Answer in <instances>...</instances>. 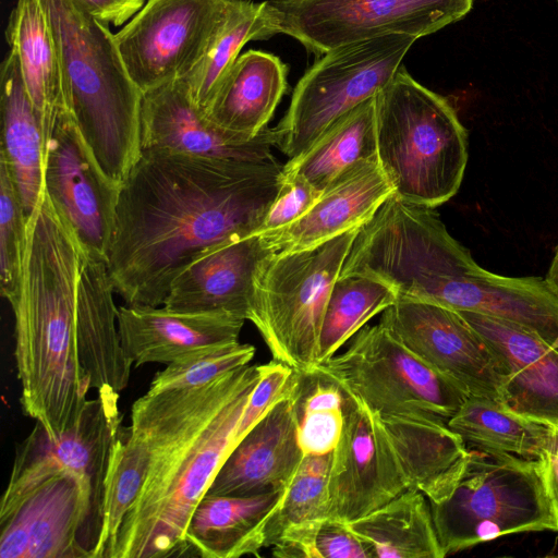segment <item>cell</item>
Masks as SVG:
<instances>
[{
  "instance_id": "obj_1",
  "label": "cell",
  "mask_w": 558,
  "mask_h": 558,
  "mask_svg": "<svg viewBox=\"0 0 558 558\" xmlns=\"http://www.w3.org/2000/svg\"><path fill=\"white\" fill-rule=\"evenodd\" d=\"M283 166L142 150L120 186L108 272L126 305L162 306L204 251L258 233Z\"/></svg>"
},
{
  "instance_id": "obj_2",
  "label": "cell",
  "mask_w": 558,
  "mask_h": 558,
  "mask_svg": "<svg viewBox=\"0 0 558 558\" xmlns=\"http://www.w3.org/2000/svg\"><path fill=\"white\" fill-rule=\"evenodd\" d=\"M259 378L246 364L193 388L138 398L131 426L144 438L148 468L109 558L192 557L186 529L233 438Z\"/></svg>"
},
{
  "instance_id": "obj_3",
  "label": "cell",
  "mask_w": 558,
  "mask_h": 558,
  "mask_svg": "<svg viewBox=\"0 0 558 558\" xmlns=\"http://www.w3.org/2000/svg\"><path fill=\"white\" fill-rule=\"evenodd\" d=\"M84 253L44 190L28 219L21 288L10 305L22 411L51 436L76 420L92 389L75 327Z\"/></svg>"
},
{
  "instance_id": "obj_4",
  "label": "cell",
  "mask_w": 558,
  "mask_h": 558,
  "mask_svg": "<svg viewBox=\"0 0 558 558\" xmlns=\"http://www.w3.org/2000/svg\"><path fill=\"white\" fill-rule=\"evenodd\" d=\"M39 2L59 54L69 109L104 174L121 186L142 153V92L108 24L77 0Z\"/></svg>"
},
{
  "instance_id": "obj_5",
  "label": "cell",
  "mask_w": 558,
  "mask_h": 558,
  "mask_svg": "<svg viewBox=\"0 0 558 558\" xmlns=\"http://www.w3.org/2000/svg\"><path fill=\"white\" fill-rule=\"evenodd\" d=\"M377 161L401 199L435 208L459 191L468 132L451 104L403 66L375 96Z\"/></svg>"
},
{
  "instance_id": "obj_6",
  "label": "cell",
  "mask_w": 558,
  "mask_h": 558,
  "mask_svg": "<svg viewBox=\"0 0 558 558\" xmlns=\"http://www.w3.org/2000/svg\"><path fill=\"white\" fill-rule=\"evenodd\" d=\"M360 228L317 245L274 252L254 276L247 319L274 360L310 374L317 362L325 307Z\"/></svg>"
},
{
  "instance_id": "obj_7",
  "label": "cell",
  "mask_w": 558,
  "mask_h": 558,
  "mask_svg": "<svg viewBox=\"0 0 558 558\" xmlns=\"http://www.w3.org/2000/svg\"><path fill=\"white\" fill-rule=\"evenodd\" d=\"M468 447L469 460L452 494L429 504L445 556L502 535L556 531L535 459Z\"/></svg>"
},
{
  "instance_id": "obj_8",
  "label": "cell",
  "mask_w": 558,
  "mask_h": 558,
  "mask_svg": "<svg viewBox=\"0 0 558 558\" xmlns=\"http://www.w3.org/2000/svg\"><path fill=\"white\" fill-rule=\"evenodd\" d=\"M357 404L377 415H423L448 423L469 397L380 323L360 329L342 353L315 366Z\"/></svg>"
},
{
  "instance_id": "obj_9",
  "label": "cell",
  "mask_w": 558,
  "mask_h": 558,
  "mask_svg": "<svg viewBox=\"0 0 558 558\" xmlns=\"http://www.w3.org/2000/svg\"><path fill=\"white\" fill-rule=\"evenodd\" d=\"M417 38L387 35L345 45L320 58L298 82L276 128L289 160L305 154L342 116L377 95Z\"/></svg>"
},
{
  "instance_id": "obj_10",
  "label": "cell",
  "mask_w": 558,
  "mask_h": 558,
  "mask_svg": "<svg viewBox=\"0 0 558 558\" xmlns=\"http://www.w3.org/2000/svg\"><path fill=\"white\" fill-rule=\"evenodd\" d=\"M271 36L286 34L323 56L387 35L416 38L463 19L473 0H266Z\"/></svg>"
},
{
  "instance_id": "obj_11",
  "label": "cell",
  "mask_w": 558,
  "mask_h": 558,
  "mask_svg": "<svg viewBox=\"0 0 558 558\" xmlns=\"http://www.w3.org/2000/svg\"><path fill=\"white\" fill-rule=\"evenodd\" d=\"M97 392L58 436L49 435L36 422L16 446L11 475L0 500V520L37 486L57 475L77 477L104 500L110 453L122 417L118 409L119 392Z\"/></svg>"
},
{
  "instance_id": "obj_12",
  "label": "cell",
  "mask_w": 558,
  "mask_h": 558,
  "mask_svg": "<svg viewBox=\"0 0 558 558\" xmlns=\"http://www.w3.org/2000/svg\"><path fill=\"white\" fill-rule=\"evenodd\" d=\"M233 1H146L114 35L126 72L142 94L198 65Z\"/></svg>"
},
{
  "instance_id": "obj_13",
  "label": "cell",
  "mask_w": 558,
  "mask_h": 558,
  "mask_svg": "<svg viewBox=\"0 0 558 558\" xmlns=\"http://www.w3.org/2000/svg\"><path fill=\"white\" fill-rule=\"evenodd\" d=\"M102 501L73 475L45 481L0 520V557L95 558Z\"/></svg>"
},
{
  "instance_id": "obj_14",
  "label": "cell",
  "mask_w": 558,
  "mask_h": 558,
  "mask_svg": "<svg viewBox=\"0 0 558 558\" xmlns=\"http://www.w3.org/2000/svg\"><path fill=\"white\" fill-rule=\"evenodd\" d=\"M399 342L468 396L504 402V372L486 340L456 310L399 298L379 322Z\"/></svg>"
},
{
  "instance_id": "obj_15",
  "label": "cell",
  "mask_w": 558,
  "mask_h": 558,
  "mask_svg": "<svg viewBox=\"0 0 558 558\" xmlns=\"http://www.w3.org/2000/svg\"><path fill=\"white\" fill-rule=\"evenodd\" d=\"M43 184L85 254L108 264L120 186L104 174L72 114L58 119L45 136Z\"/></svg>"
},
{
  "instance_id": "obj_16",
  "label": "cell",
  "mask_w": 558,
  "mask_h": 558,
  "mask_svg": "<svg viewBox=\"0 0 558 558\" xmlns=\"http://www.w3.org/2000/svg\"><path fill=\"white\" fill-rule=\"evenodd\" d=\"M276 129L255 136L223 130L211 123L194 105L186 76L142 94L141 148L168 153L264 162L275 159Z\"/></svg>"
},
{
  "instance_id": "obj_17",
  "label": "cell",
  "mask_w": 558,
  "mask_h": 558,
  "mask_svg": "<svg viewBox=\"0 0 558 558\" xmlns=\"http://www.w3.org/2000/svg\"><path fill=\"white\" fill-rule=\"evenodd\" d=\"M302 373L231 449L205 495L250 496L283 492L304 454L298 440Z\"/></svg>"
},
{
  "instance_id": "obj_18",
  "label": "cell",
  "mask_w": 558,
  "mask_h": 558,
  "mask_svg": "<svg viewBox=\"0 0 558 558\" xmlns=\"http://www.w3.org/2000/svg\"><path fill=\"white\" fill-rule=\"evenodd\" d=\"M405 490L372 414L345 395L343 429L329 470V517L350 522Z\"/></svg>"
},
{
  "instance_id": "obj_19",
  "label": "cell",
  "mask_w": 558,
  "mask_h": 558,
  "mask_svg": "<svg viewBox=\"0 0 558 558\" xmlns=\"http://www.w3.org/2000/svg\"><path fill=\"white\" fill-rule=\"evenodd\" d=\"M490 345L504 372V403L546 426H558V349L509 320L458 311Z\"/></svg>"
},
{
  "instance_id": "obj_20",
  "label": "cell",
  "mask_w": 558,
  "mask_h": 558,
  "mask_svg": "<svg viewBox=\"0 0 558 558\" xmlns=\"http://www.w3.org/2000/svg\"><path fill=\"white\" fill-rule=\"evenodd\" d=\"M372 420L407 489L420 490L429 504L446 500L468 463L465 441L447 422L429 416L372 414Z\"/></svg>"
},
{
  "instance_id": "obj_21",
  "label": "cell",
  "mask_w": 558,
  "mask_h": 558,
  "mask_svg": "<svg viewBox=\"0 0 558 558\" xmlns=\"http://www.w3.org/2000/svg\"><path fill=\"white\" fill-rule=\"evenodd\" d=\"M271 253L259 234L213 246L177 275L162 306L185 313H227L246 320L255 272Z\"/></svg>"
},
{
  "instance_id": "obj_22",
  "label": "cell",
  "mask_w": 558,
  "mask_h": 558,
  "mask_svg": "<svg viewBox=\"0 0 558 558\" xmlns=\"http://www.w3.org/2000/svg\"><path fill=\"white\" fill-rule=\"evenodd\" d=\"M393 193L378 161L362 160L336 177L300 219L259 235L274 252L311 247L361 228Z\"/></svg>"
},
{
  "instance_id": "obj_23",
  "label": "cell",
  "mask_w": 558,
  "mask_h": 558,
  "mask_svg": "<svg viewBox=\"0 0 558 558\" xmlns=\"http://www.w3.org/2000/svg\"><path fill=\"white\" fill-rule=\"evenodd\" d=\"M244 319L227 313H185L163 306L118 307V329L126 357L136 366L169 364L216 344L239 341Z\"/></svg>"
},
{
  "instance_id": "obj_24",
  "label": "cell",
  "mask_w": 558,
  "mask_h": 558,
  "mask_svg": "<svg viewBox=\"0 0 558 558\" xmlns=\"http://www.w3.org/2000/svg\"><path fill=\"white\" fill-rule=\"evenodd\" d=\"M108 265L84 253L80 274L75 327L82 364L92 389L120 392L130 379L118 329V307Z\"/></svg>"
},
{
  "instance_id": "obj_25",
  "label": "cell",
  "mask_w": 558,
  "mask_h": 558,
  "mask_svg": "<svg viewBox=\"0 0 558 558\" xmlns=\"http://www.w3.org/2000/svg\"><path fill=\"white\" fill-rule=\"evenodd\" d=\"M287 89V66L275 54L248 50L236 58L203 114L231 132L257 135Z\"/></svg>"
},
{
  "instance_id": "obj_26",
  "label": "cell",
  "mask_w": 558,
  "mask_h": 558,
  "mask_svg": "<svg viewBox=\"0 0 558 558\" xmlns=\"http://www.w3.org/2000/svg\"><path fill=\"white\" fill-rule=\"evenodd\" d=\"M283 493L205 495L194 509L185 533L192 557L258 556L265 547L266 522Z\"/></svg>"
},
{
  "instance_id": "obj_27",
  "label": "cell",
  "mask_w": 558,
  "mask_h": 558,
  "mask_svg": "<svg viewBox=\"0 0 558 558\" xmlns=\"http://www.w3.org/2000/svg\"><path fill=\"white\" fill-rule=\"evenodd\" d=\"M0 90L2 121L0 159L7 165L23 207L29 217L44 192L45 137L38 116L28 97L19 59L12 49L1 63Z\"/></svg>"
},
{
  "instance_id": "obj_28",
  "label": "cell",
  "mask_w": 558,
  "mask_h": 558,
  "mask_svg": "<svg viewBox=\"0 0 558 558\" xmlns=\"http://www.w3.org/2000/svg\"><path fill=\"white\" fill-rule=\"evenodd\" d=\"M5 38L19 59L28 97L45 137L58 119L72 113L59 54L39 0H16Z\"/></svg>"
},
{
  "instance_id": "obj_29",
  "label": "cell",
  "mask_w": 558,
  "mask_h": 558,
  "mask_svg": "<svg viewBox=\"0 0 558 558\" xmlns=\"http://www.w3.org/2000/svg\"><path fill=\"white\" fill-rule=\"evenodd\" d=\"M347 524L367 547L371 558L446 557L429 501L413 488Z\"/></svg>"
},
{
  "instance_id": "obj_30",
  "label": "cell",
  "mask_w": 558,
  "mask_h": 558,
  "mask_svg": "<svg viewBox=\"0 0 558 558\" xmlns=\"http://www.w3.org/2000/svg\"><path fill=\"white\" fill-rule=\"evenodd\" d=\"M362 160H377L375 96L338 119L305 154L288 160L283 170L302 177L322 192Z\"/></svg>"
},
{
  "instance_id": "obj_31",
  "label": "cell",
  "mask_w": 558,
  "mask_h": 558,
  "mask_svg": "<svg viewBox=\"0 0 558 558\" xmlns=\"http://www.w3.org/2000/svg\"><path fill=\"white\" fill-rule=\"evenodd\" d=\"M468 446L536 459L548 438V426L510 409L500 400L469 396L448 421Z\"/></svg>"
},
{
  "instance_id": "obj_32",
  "label": "cell",
  "mask_w": 558,
  "mask_h": 558,
  "mask_svg": "<svg viewBox=\"0 0 558 558\" xmlns=\"http://www.w3.org/2000/svg\"><path fill=\"white\" fill-rule=\"evenodd\" d=\"M397 300V292L378 278L361 274L339 276L324 312L318 339V364L333 356L372 317Z\"/></svg>"
},
{
  "instance_id": "obj_33",
  "label": "cell",
  "mask_w": 558,
  "mask_h": 558,
  "mask_svg": "<svg viewBox=\"0 0 558 558\" xmlns=\"http://www.w3.org/2000/svg\"><path fill=\"white\" fill-rule=\"evenodd\" d=\"M271 37L265 1L234 0L198 65L185 75L191 98L203 113L219 82L250 40Z\"/></svg>"
},
{
  "instance_id": "obj_34",
  "label": "cell",
  "mask_w": 558,
  "mask_h": 558,
  "mask_svg": "<svg viewBox=\"0 0 558 558\" xmlns=\"http://www.w3.org/2000/svg\"><path fill=\"white\" fill-rule=\"evenodd\" d=\"M147 468L146 441L131 425H121L105 478L102 529L95 558H109L122 522L141 494Z\"/></svg>"
},
{
  "instance_id": "obj_35",
  "label": "cell",
  "mask_w": 558,
  "mask_h": 558,
  "mask_svg": "<svg viewBox=\"0 0 558 558\" xmlns=\"http://www.w3.org/2000/svg\"><path fill=\"white\" fill-rule=\"evenodd\" d=\"M331 453L304 456L265 526V547L272 546L287 529L329 517L328 478Z\"/></svg>"
},
{
  "instance_id": "obj_36",
  "label": "cell",
  "mask_w": 558,
  "mask_h": 558,
  "mask_svg": "<svg viewBox=\"0 0 558 558\" xmlns=\"http://www.w3.org/2000/svg\"><path fill=\"white\" fill-rule=\"evenodd\" d=\"M345 393L336 383L302 373L298 440L304 456L331 453L344 424Z\"/></svg>"
},
{
  "instance_id": "obj_37",
  "label": "cell",
  "mask_w": 558,
  "mask_h": 558,
  "mask_svg": "<svg viewBox=\"0 0 558 558\" xmlns=\"http://www.w3.org/2000/svg\"><path fill=\"white\" fill-rule=\"evenodd\" d=\"M254 354V345L239 341L192 351L158 372L147 392L158 393L206 385L230 371L250 364Z\"/></svg>"
},
{
  "instance_id": "obj_38",
  "label": "cell",
  "mask_w": 558,
  "mask_h": 558,
  "mask_svg": "<svg viewBox=\"0 0 558 558\" xmlns=\"http://www.w3.org/2000/svg\"><path fill=\"white\" fill-rule=\"evenodd\" d=\"M279 558H371L347 522L326 517L290 526L272 545Z\"/></svg>"
},
{
  "instance_id": "obj_39",
  "label": "cell",
  "mask_w": 558,
  "mask_h": 558,
  "mask_svg": "<svg viewBox=\"0 0 558 558\" xmlns=\"http://www.w3.org/2000/svg\"><path fill=\"white\" fill-rule=\"evenodd\" d=\"M28 219L8 167L0 159V289L9 304L21 288Z\"/></svg>"
},
{
  "instance_id": "obj_40",
  "label": "cell",
  "mask_w": 558,
  "mask_h": 558,
  "mask_svg": "<svg viewBox=\"0 0 558 558\" xmlns=\"http://www.w3.org/2000/svg\"><path fill=\"white\" fill-rule=\"evenodd\" d=\"M258 367L259 378L239 421L233 438V447L286 393L296 372L289 365L276 360L260 364Z\"/></svg>"
},
{
  "instance_id": "obj_41",
  "label": "cell",
  "mask_w": 558,
  "mask_h": 558,
  "mask_svg": "<svg viewBox=\"0 0 558 558\" xmlns=\"http://www.w3.org/2000/svg\"><path fill=\"white\" fill-rule=\"evenodd\" d=\"M320 193L302 177L283 170L280 191L257 234L271 233L290 226L312 208Z\"/></svg>"
},
{
  "instance_id": "obj_42",
  "label": "cell",
  "mask_w": 558,
  "mask_h": 558,
  "mask_svg": "<svg viewBox=\"0 0 558 558\" xmlns=\"http://www.w3.org/2000/svg\"><path fill=\"white\" fill-rule=\"evenodd\" d=\"M98 21L120 26L131 20L147 0H77Z\"/></svg>"
},
{
  "instance_id": "obj_43",
  "label": "cell",
  "mask_w": 558,
  "mask_h": 558,
  "mask_svg": "<svg viewBox=\"0 0 558 558\" xmlns=\"http://www.w3.org/2000/svg\"><path fill=\"white\" fill-rule=\"evenodd\" d=\"M535 460L555 517L556 531L558 532V447L549 437Z\"/></svg>"
},
{
  "instance_id": "obj_44",
  "label": "cell",
  "mask_w": 558,
  "mask_h": 558,
  "mask_svg": "<svg viewBox=\"0 0 558 558\" xmlns=\"http://www.w3.org/2000/svg\"><path fill=\"white\" fill-rule=\"evenodd\" d=\"M545 279L549 286L558 293V246L555 251Z\"/></svg>"
},
{
  "instance_id": "obj_45",
  "label": "cell",
  "mask_w": 558,
  "mask_h": 558,
  "mask_svg": "<svg viewBox=\"0 0 558 558\" xmlns=\"http://www.w3.org/2000/svg\"><path fill=\"white\" fill-rule=\"evenodd\" d=\"M548 429L549 439L558 447V426H548Z\"/></svg>"
},
{
  "instance_id": "obj_46",
  "label": "cell",
  "mask_w": 558,
  "mask_h": 558,
  "mask_svg": "<svg viewBox=\"0 0 558 558\" xmlns=\"http://www.w3.org/2000/svg\"><path fill=\"white\" fill-rule=\"evenodd\" d=\"M558 1V0H557Z\"/></svg>"
}]
</instances>
